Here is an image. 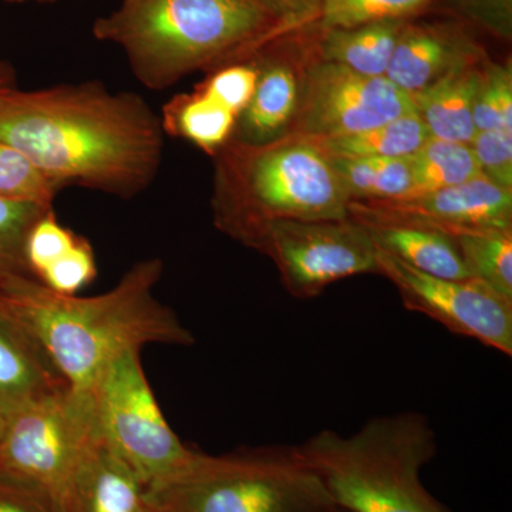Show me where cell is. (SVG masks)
<instances>
[{
  "instance_id": "7a4b0ae2",
  "label": "cell",
  "mask_w": 512,
  "mask_h": 512,
  "mask_svg": "<svg viewBox=\"0 0 512 512\" xmlns=\"http://www.w3.org/2000/svg\"><path fill=\"white\" fill-rule=\"evenodd\" d=\"M163 272L160 258L138 261L93 298L60 295L35 278L15 276L0 282V306L39 340L70 387L87 390L127 350L194 345L173 309L154 296Z\"/></svg>"
},
{
  "instance_id": "30bf717a",
  "label": "cell",
  "mask_w": 512,
  "mask_h": 512,
  "mask_svg": "<svg viewBox=\"0 0 512 512\" xmlns=\"http://www.w3.org/2000/svg\"><path fill=\"white\" fill-rule=\"evenodd\" d=\"M376 261L377 274L396 286L404 308L429 316L456 335L512 356V299L478 279L423 274L380 248Z\"/></svg>"
},
{
  "instance_id": "277c9868",
  "label": "cell",
  "mask_w": 512,
  "mask_h": 512,
  "mask_svg": "<svg viewBox=\"0 0 512 512\" xmlns=\"http://www.w3.org/2000/svg\"><path fill=\"white\" fill-rule=\"evenodd\" d=\"M296 447L345 510L451 512L421 483L439 448L426 414L373 417L349 436L320 430Z\"/></svg>"
},
{
  "instance_id": "8fae6325",
  "label": "cell",
  "mask_w": 512,
  "mask_h": 512,
  "mask_svg": "<svg viewBox=\"0 0 512 512\" xmlns=\"http://www.w3.org/2000/svg\"><path fill=\"white\" fill-rule=\"evenodd\" d=\"M303 138L330 140L362 133L414 110L412 97L386 77L363 76L340 64H313L299 101Z\"/></svg>"
},
{
  "instance_id": "9c48e42d",
  "label": "cell",
  "mask_w": 512,
  "mask_h": 512,
  "mask_svg": "<svg viewBox=\"0 0 512 512\" xmlns=\"http://www.w3.org/2000/svg\"><path fill=\"white\" fill-rule=\"evenodd\" d=\"M247 247L275 262L285 288L298 299L316 298L340 279L377 274L375 241L352 218L266 222Z\"/></svg>"
},
{
  "instance_id": "d6986e66",
  "label": "cell",
  "mask_w": 512,
  "mask_h": 512,
  "mask_svg": "<svg viewBox=\"0 0 512 512\" xmlns=\"http://www.w3.org/2000/svg\"><path fill=\"white\" fill-rule=\"evenodd\" d=\"M165 136L190 141L211 156L234 138L238 116L200 89L178 94L160 114Z\"/></svg>"
},
{
  "instance_id": "5bb4252c",
  "label": "cell",
  "mask_w": 512,
  "mask_h": 512,
  "mask_svg": "<svg viewBox=\"0 0 512 512\" xmlns=\"http://www.w3.org/2000/svg\"><path fill=\"white\" fill-rule=\"evenodd\" d=\"M478 59L476 47L453 29L406 23L384 74L413 96L446 76L458 64Z\"/></svg>"
},
{
  "instance_id": "836d02e7",
  "label": "cell",
  "mask_w": 512,
  "mask_h": 512,
  "mask_svg": "<svg viewBox=\"0 0 512 512\" xmlns=\"http://www.w3.org/2000/svg\"><path fill=\"white\" fill-rule=\"evenodd\" d=\"M271 6L276 18L288 30L316 20L320 0H271Z\"/></svg>"
},
{
  "instance_id": "f546056e",
  "label": "cell",
  "mask_w": 512,
  "mask_h": 512,
  "mask_svg": "<svg viewBox=\"0 0 512 512\" xmlns=\"http://www.w3.org/2000/svg\"><path fill=\"white\" fill-rule=\"evenodd\" d=\"M258 76L256 62L248 59L238 60L211 70L208 79L197 89L239 117L254 96Z\"/></svg>"
},
{
  "instance_id": "d4e9b609",
  "label": "cell",
  "mask_w": 512,
  "mask_h": 512,
  "mask_svg": "<svg viewBox=\"0 0 512 512\" xmlns=\"http://www.w3.org/2000/svg\"><path fill=\"white\" fill-rule=\"evenodd\" d=\"M63 190L25 154L0 141V200L53 207Z\"/></svg>"
},
{
  "instance_id": "83f0119b",
  "label": "cell",
  "mask_w": 512,
  "mask_h": 512,
  "mask_svg": "<svg viewBox=\"0 0 512 512\" xmlns=\"http://www.w3.org/2000/svg\"><path fill=\"white\" fill-rule=\"evenodd\" d=\"M477 131L512 133V76L510 67L490 64L483 69L473 107Z\"/></svg>"
},
{
  "instance_id": "484cf974",
  "label": "cell",
  "mask_w": 512,
  "mask_h": 512,
  "mask_svg": "<svg viewBox=\"0 0 512 512\" xmlns=\"http://www.w3.org/2000/svg\"><path fill=\"white\" fill-rule=\"evenodd\" d=\"M431 0H320L318 19L323 30L350 29L370 23L406 20Z\"/></svg>"
},
{
  "instance_id": "8992f818",
  "label": "cell",
  "mask_w": 512,
  "mask_h": 512,
  "mask_svg": "<svg viewBox=\"0 0 512 512\" xmlns=\"http://www.w3.org/2000/svg\"><path fill=\"white\" fill-rule=\"evenodd\" d=\"M153 512H332L335 503L296 446L198 453L173 480L148 490Z\"/></svg>"
},
{
  "instance_id": "8d00e7d4",
  "label": "cell",
  "mask_w": 512,
  "mask_h": 512,
  "mask_svg": "<svg viewBox=\"0 0 512 512\" xmlns=\"http://www.w3.org/2000/svg\"><path fill=\"white\" fill-rule=\"evenodd\" d=\"M6 3H12V5H22V3H53L56 0H3Z\"/></svg>"
},
{
  "instance_id": "ac0fdd59",
  "label": "cell",
  "mask_w": 512,
  "mask_h": 512,
  "mask_svg": "<svg viewBox=\"0 0 512 512\" xmlns=\"http://www.w3.org/2000/svg\"><path fill=\"white\" fill-rule=\"evenodd\" d=\"M258 64L259 76L254 96L238 117L232 140L249 146H262L278 140L298 109L299 87L288 64Z\"/></svg>"
},
{
  "instance_id": "f1b7e54d",
  "label": "cell",
  "mask_w": 512,
  "mask_h": 512,
  "mask_svg": "<svg viewBox=\"0 0 512 512\" xmlns=\"http://www.w3.org/2000/svg\"><path fill=\"white\" fill-rule=\"evenodd\" d=\"M79 237L72 229L60 224L53 208L43 214L26 237L25 259L30 275L39 281L49 266L73 248Z\"/></svg>"
},
{
  "instance_id": "9a60e30c",
  "label": "cell",
  "mask_w": 512,
  "mask_h": 512,
  "mask_svg": "<svg viewBox=\"0 0 512 512\" xmlns=\"http://www.w3.org/2000/svg\"><path fill=\"white\" fill-rule=\"evenodd\" d=\"M70 387L39 340L0 306V406L16 407Z\"/></svg>"
},
{
  "instance_id": "7c38bea8",
  "label": "cell",
  "mask_w": 512,
  "mask_h": 512,
  "mask_svg": "<svg viewBox=\"0 0 512 512\" xmlns=\"http://www.w3.org/2000/svg\"><path fill=\"white\" fill-rule=\"evenodd\" d=\"M512 191L483 174L466 183L399 200L350 202L355 221H396L439 229L511 228Z\"/></svg>"
},
{
  "instance_id": "e0dca14e",
  "label": "cell",
  "mask_w": 512,
  "mask_h": 512,
  "mask_svg": "<svg viewBox=\"0 0 512 512\" xmlns=\"http://www.w3.org/2000/svg\"><path fill=\"white\" fill-rule=\"evenodd\" d=\"M365 225L376 247L423 274L470 279L454 238L439 229L396 221H357Z\"/></svg>"
},
{
  "instance_id": "d590c367",
  "label": "cell",
  "mask_w": 512,
  "mask_h": 512,
  "mask_svg": "<svg viewBox=\"0 0 512 512\" xmlns=\"http://www.w3.org/2000/svg\"><path fill=\"white\" fill-rule=\"evenodd\" d=\"M6 421H8V413L0 406V440H2L3 434H5Z\"/></svg>"
},
{
  "instance_id": "3957f363",
  "label": "cell",
  "mask_w": 512,
  "mask_h": 512,
  "mask_svg": "<svg viewBox=\"0 0 512 512\" xmlns=\"http://www.w3.org/2000/svg\"><path fill=\"white\" fill-rule=\"evenodd\" d=\"M285 32L261 0H123L93 23V37L123 50L154 92L188 74L248 59Z\"/></svg>"
},
{
  "instance_id": "6da1fadb",
  "label": "cell",
  "mask_w": 512,
  "mask_h": 512,
  "mask_svg": "<svg viewBox=\"0 0 512 512\" xmlns=\"http://www.w3.org/2000/svg\"><path fill=\"white\" fill-rule=\"evenodd\" d=\"M0 141L63 188L131 200L160 173L165 133L140 94L89 80L0 94Z\"/></svg>"
},
{
  "instance_id": "ba28073f",
  "label": "cell",
  "mask_w": 512,
  "mask_h": 512,
  "mask_svg": "<svg viewBox=\"0 0 512 512\" xmlns=\"http://www.w3.org/2000/svg\"><path fill=\"white\" fill-rule=\"evenodd\" d=\"M97 434L92 394L67 387L8 413L0 477L49 495L63 512L84 451Z\"/></svg>"
},
{
  "instance_id": "4dcf8cb0",
  "label": "cell",
  "mask_w": 512,
  "mask_h": 512,
  "mask_svg": "<svg viewBox=\"0 0 512 512\" xmlns=\"http://www.w3.org/2000/svg\"><path fill=\"white\" fill-rule=\"evenodd\" d=\"M96 276V255L92 244L86 238L79 237L67 254L47 268L39 282L50 291L73 296L92 284Z\"/></svg>"
},
{
  "instance_id": "4fadbf2b",
  "label": "cell",
  "mask_w": 512,
  "mask_h": 512,
  "mask_svg": "<svg viewBox=\"0 0 512 512\" xmlns=\"http://www.w3.org/2000/svg\"><path fill=\"white\" fill-rule=\"evenodd\" d=\"M63 512H153V507L147 485L97 433L77 467Z\"/></svg>"
},
{
  "instance_id": "52a82bcc",
  "label": "cell",
  "mask_w": 512,
  "mask_h": 512,
  "mask_svg": "<svg viewBox=\"0 0 512 512\" xmlns=\"http://www.w3.org/2000/svg\"><path fill=\"white\" fill-rule=\"evenodd\" d=\"M87 390L100 440L148 490L173 480L197 456L168 426L141 366L140 350L111 360Z\"/></svg>"
},
{
  "instance_id": "4316f807",
  "label": "cell",
  "mask_w": 512,
  "mask_h": 512,
  "mask_svg": "<svg viewBox=\"0 0 512 512\" xmlns=\"http://www.w3.org/2000/svg\"><path fill=\"white\" fill-rule=\"evenodd\" d=\"M53 207L0 200V282L29 276L25 242L30 228Z\"/></svg>"
},
{
  "instance_id": "7402d4cb",
  "label": "cell",
  "mask_w": 512,
  "mask_h": 512,
  "mask_svg": "<svg viewBox=\"0 0 512 512\" xmlns=\"http://www.w3.org/2000/svg\"><path fill=\"white\" fill-rule=\"evenodd\" d=\"M352 201L406 198L412 191L410 157H330Z\"/></svg>"
},
{
  "instance_id": "cb8c5ba5",
  "label": "cell",
  "mask_w": 512,
  "mask_h": 512,
  "mask_svg": "<svg viewBox=\"0 0 512 512\" xmlns=\"http://www.w3.org/2000/svg\"><path fill=\"white\" fill-rule=\"evenodd\" d=\"M412 191L406 198L443 190L481 175L470 144L430 137L410 156Z\"/></svg>"
},
{
  "instance_id": "f35d334b",
  "label": "cell",
  "mask_w": 512,
  "mask_h": 512,
  "mask_svg": "<svg viewBox=\"0 0 512 512\" xmlns=\"http://www.w3.org/2000/svg\"><path fill=\"white\" fill-rule=\"evenodd\" d=\"M332 512H350V511L345 510V508L338 507V508H335V510H333Z\"/></svg>"
},
{
  "instance_id": "ffe728a7",
  "label": "cell",
  "mask_w": 512,
  "mask_h": 512,
  "mask_svg": "<svg viewBox=\"0 0 512 512\" xmlns=\"http://www.w3.org/2000/svg\"><path fill=\"white\" fill-rule=\"evenodd\" d=\"M406 20L370 23L350 29L325 30L323 60L363 76L383 77Z\"/></svg>"
},
{
  "instance_id": "d6a6232c",
  "label": "cell",
  "mask_w": 512,
  "mask_h": 512,
  "mask_svg": "<svg viewBox=\"0 0 512 512\" xmlns=\"http://www.w3.org/2000/svg\"><path fill=\"white\" fill-rule=\"evenodd\" d=\"M0 512H62L55 501L29 485L0 477Z\"/></svg>"
},
{
  "instance_id": "1f68e13d",
  "label": "cell",
  "mask_w": 512,
  "mask_h": 512,
  "mask_svg": "<svg viewBox=\"0 0 512 512\" xmlns=\"http://www.w3.org/2000/svg\"><path fill=\"white\" fill-rule=\"evenodd\" d=\"M470 146L481 174L512 191V133L503 130L477 131Z\"/></svg>"
},
{
  "instance_id": "74e56055",
  "label": "cell",
  "mask_w": 512,
  "mask_h": 512,
  "mask_svg": "<svg viewBox=\"0 0 512 512\" xmlns=\"http://www.w3.org/2000/svg\"><path fill=\"white\" fill-rule=\"evenodd\" d=\"M261 2L265 3V5L268 6V8L272 10L271 0H261ZM272 12H274V10H272Z\"/></svg>"
},
{
  "instance_id": "5b68a950",
  "label": "cell",
  "mask_w": 512,
  "mask_h": 512,
  "mask_svg": "<svg viewBox=\"0 0 512 512\" xmlns=\"http://www.w3.org/2000/svg\"><path fill=\"white\" fill-rule=\"evenodd\" d=\"M218 156L215 222L242 244L266 222L349 218L352 198L328 154L309 138L262 146L231 140Z\"/></svg>"
},
{
  "instance_id": "2e32d148",
  "label": "cell",
  "mask_w": 512,
  "mask_h": 512,
  "mask_svg": "<svg viewBox=\"0 0 512 512\" xmlns=\"http://www.w3.org/2000/svg\"><path fill=\"white\" fill-rule=\"evenodd\" d=\"M477 60L458 64L427 89L413 94L414 110L430 137L470 144L476 136L473 107L483 69Z\"/></svg>"
},
{
  "instance_id": "44dd1931",
  "label": "cell",
  "mask_w": 512,
  "mask_h": 512,
  "mask_svg": "<svg viewBox=\"0 0 512 512\" xmlns=\"http://www.w3.org/2000/svg\"><path fill=\"white\" fill-rule=\"evenodd\" d=\"M430 134L416 110L352 136L312 140L330 157H410ZM311 140V138H309Z\"/></svg>"
},
{
  "instance_id": "603a6c76",
  "label": "cell",
  "mask_w": 512,
  "mask_h": 512,
  "mask_svg": "<svg viewBox=\"0 0 512 512\" xmlns=\"http://www.w3.org/2000/svg\"><path fill=\"white\" fill-rule=\"evenodd\" d=\"M471 278L512 299V228H468L454 231Z\"/></svg>"
},
{
  "instance_id": "e575fe53",
  "label": "cell",
  "mask_w": 512,
  "mask_h": 512,
  "mask_svg": "<svg viewBox=\"0 0 512 512\" xmlns=\"http://www.w3.org/2000/svg\"><path fill=\"white\" fill-rule=\"evenodd\" d=\"M18 89V73L8 60L0 59V94Z\"/></svg>"
}]
</instances>
